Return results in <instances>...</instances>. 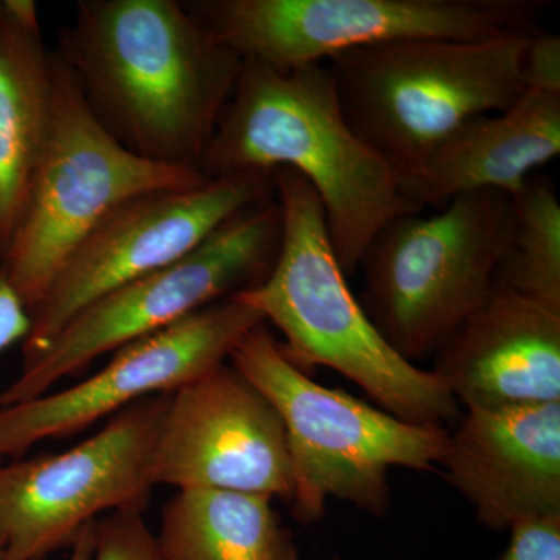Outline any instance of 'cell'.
I'll list each match as a JSON object with an SVG mask.
<instances>
[{"instance_id":"cell-1","label":"cell","mask_w":560,"mask_h":560,"mask_svg":"<svg viewBox=\"0 0 560 560\" xmlns=\"http://www.w3.org/2000/svg\"><path fill=\"white\" fill-rule=\"evenodd\" d=\"M55 51L124 149L201 172L242 60L184 2L80 0Z\"/></svg>"},{"instance_id":"cell-2","label":"cell","mask_w":560,"mask_h":560,"mask_svg":"<svg viewBox=\"0 0 560 560\" xmlns=\"http://www.w3.org/2000/svg\"><path fill=\"white\" fill-rule=\"evenodd\" d=\"M200 168L209 179L300 173L346 276L389 221L422 212L401 173L350 127L326 62L279 70L242 61Z\"/></svg>"},{"instance_id":"cell-3","label":"cell","mask_w":560,"mask_h":560,"mask_svg":"<svg viewBox=\"0 0 560 560\" xmlns=\"http://www.w3.org/2000/svg\"><path fill=\"white\" fill-rule=\"evenodd\" d=\"M282 242L267 279L234 294L282 334L298 370H329L355 382L382 410L423 425L448 427L459 404L431 371L401 359L357 300L335 256L318 195L300 173H272Z\"/></svg>"},{"instance_id":"cell-4","label":"cell","mask_w":560,"mask_h":560,"mask_svg":"<svg viewBox=\"0 0 560 560\" xmlns=\"http://www.w3.org/2000/svg\"><path fill=\"white\" fill-rule=\"evenodd\" d=\"M537 31L390 40L326 65L350 127L405 180L464 124L521 98L523 58Z\"/></svg>"},{"instance_id":"cell-5","label":"cell","mask_w":560,"mask_h":560,"mask_svg":"<svg viewBox=\"0 0 560 560\" xmlns=\"http://www.w3.org/2000/svg\"><path fill=\"white\" fill-rule=\"evenodd\" d=\"M230 363L282 419L293 478L289 503L304 525L319 522L329 500L382 517L390 506V469L440 467L448 429L407 422L312 381L285 359L265 323L235 345Z\"/></svg>"},{"instance_id":"cell-6","label":"cell","mask_w":560,"mask_h":560,"mask_svg":"<svg viewBox=\"0 0 560 560\" xmlns=\"http://www.w3.org/2000/svg\"><path fill=\"white\" fill-rule=\"evenodd\" d=\"M511 197L459 195L438 212L389 221L360 261L361 305L386 342L416 364L436 355L497 285L510 245Z\"/></svg>"},{"instance_id":"cell-7","label":"cell","mask_w":560,"mask_h":560,"mask_svg":"<svg viewBox=\"0 0 560 560\" xmlns=\"http://www.w3.org/2000/svg\"><path fill=\"white\" fill-rule=\"evenodd\" d=\"M54 77L49 135L0 259V270L28 313L69 254L110 210L147 191L191 189L209 180L194 168L156 164L124 149L95 119L55 50Z\"/></svg>"},{"instance_id":"cell-8","label":"cell","mask_w":560,"mask_h":560,"mask_svg":"<svg viewBox=\"0 0 560 560\" xmlns=\"http://www.w3.org/2000/svg\"><path fill=\"white\" fill-rule=\"evenodd\" d=\"M280 242L282 210L276 195L238 210L186 256L108 291L73 315L24 361L20 377L0 393V408L44 396L98 357L259 285L278 260Z\"/></svg>"},{"instance_id":"cell-9","label":"cell","mask_w":560,"mask_h":560,"mask_svg":"<svg viewBox=\"0 0 560 560\" xmlns=\"http://www.w3.org/2000/svg\"><path fill=\"white\" fill-rule=\"evenodd\" d=\"M191 16L242 61L279 70L390 43L488 39L536 28L544 0H191Z\"/></svg>"},{"instance_id":"cell-10","label":"cell","mask_w":560,"mask_h":560,"mask_svg":"<svg viewBox=\"0 0 560 560\" xmlns=\"http://www.w3.org/2000/svg\"><path fill=\"white\" fill-rule=\"evenodd\" d=\"M168 394L110 416L103 430L58 455L0 463V548L40 560L72 545L102 512L145 510Z\"/></svg>"},{"instance_id":"cell-11","label":"cell","mask_w":560,"mask_h":560,"mask_svg":"<svg viewBox=\"0 0 560 560\" xmlns=\"http://www.w3.org/2000/svg\"><path fill=\"white\" fill-rule=\"evenodd\" d=\"M271 195L272 175H237L191 189L147 191L121 202L69 254L28 313L24 361L91 302L180 259L238 210Z\"/></svg>"},{"instance_id":"cell-12","label":"cell","mask_w":560,"mask_h":560,"mask_svg":"<svg viewBox=\"0 0 560 560\" xmlns=\"http://www.w3.org/2000/svg\"><path fill=\"white\" fill-rule=\"evenodd\" d=\"M261 323L250 305L226 298L121 346L84 382L0 408V460L21 458L36 442L70 436L147 397L175 393L230 360L235 345Z\"/></svg>"},{"instance_id":"cell-13","label":"cell","mask_w":560,"mask_h":560,"mask_svg":"<svg viewBox=\"0 0 560 560\" xmlns=\"http://www.w3.org/2000/svg\"><path fill=\"white\" fill-rule=\"evenodd\" d=\"M153 481L289 503L293 478L282 419L230 360L168 394Z\"/></svg>"},{"instance_id":"cell-14","label":"cell","mask_w":560,"mask_h":560,"mask_svg":"<svg viewBox=\"0 0 560 560\" xmlns=\"http://www.w3.org/2000/svg\"><path fill=\"white\" fill-rule=\"evenodd\" d=\"M440 466L486 528L560 515V401L460 412Z\"/></svg>"},{"instance_id":"cell-15","label":"cell","mask_w":560,"mask_h":560,"mask_svg":"<svg viewBox=\"0 0 560 560\" xmlns=\"http://www.w3.org/2000/svg\"><path fill=\"white\" fill-rule=\"evenodd\" d=\"M431 372L466 410L560 401V305L497 283L438 350Z\"/></svg>"},{"instance_id":"cell-16","label":"cell","mask_w":560,"mask_h":560,"mask_svg":"<svg viewBox=\"0 0 560 560\" xmlns=\"http://www.w3.org/2000/svg\"><path fill=\"white\" fill-rule=\"evenodd\" d=\"M559 153L560 94L526 90L510 108L453 132L405 179V194L422 210L471 191L514 197Z\"/></svg>"},{"instance_id":"cell-17","label":"cell","mask_w":560,"mask_h":560,"mask_svg":"<svg viewBox=\"0 0 560 560\" xmlns=\"http://www.w3.org/2000/svg\"><path fill=\"white\" fill-rule=\"evenodd\" d=\"M54 51L33 0H0V259L27 200L54 109Z\"/></svg>"},{"instance_id":"cell-18","label":"cell","mask_w":560,"mask_h":560,"mask_svg":"<svg viewBox=\"0 0 560 560\" xmlns=\"http://www.w3.org/2000/svg\"><path fill=\"white\" fill-rule=\"evenodd\" d=\"M167 560H301L275 499L223 489H179L158 534Z\"/></svg>"},{"instance_id":"cell-19","label":"cell","mask_w":560,"mask_h":560,"mask_svg":"<svg viewBox=\"0 0 560 560\" xmlns=\"http://www.w3.org/2000/svg\"><path fill=\"white\" fill-rule=\"evenodd\" d=\"M511 201L514 223L497 283L560 305V202L555 184L533 175Z\"/></svg>"},{"instance_id":"cell-20","label":"cell","mask_w":560,"mask_h":560,"mask_svg":"<svg viewBox=\"0 0 560 560\" xmlns=\"http://www.w3.org/2000/svg\"><path fill=\"white\" fill-rule=\"evenodd\" d=\"M143 511L140 508L113 511L108 517L95 522L92 560H167L143 518Z\"/></svg>"},{"instance_id":"cell-21","label":"cell","mask_w":560,"mask_h":560,"mask_svg":"<svg viewBox=\"0 0 560 560\" xmlns=\"http://www.w3.org/2000/svg\"><path fill=\"white\" fill-rule=\"evenodd\" d=\"M495 560H560V515L517 523Z\"/></svg>"},{"instance_id":"cell-22","label":"cell","mask_w":560,"mask_h":560,"mask_svg":"<svg viewBox=\"0 0 560 560\" xmlns=\"http://www.w3.org/2000/svg\"><path fill=\"white\" fill-rule=\"evenodd\" d=\"M526 90L560 94V38L544 31L534 33L523 58Z\"/></svg>"},{"instance_id":"cell-23","label":"cell","mask_w":560,"mask_h":560,"mask_svg":"<svg viewBox=\"0 0 560 560\" xmlns=\"http://www.w3.org/2000/svg\"><path fill=\"white\" fill-rule=\"evenodd\" d=\"M31 330V315L0 270V352L24 341ZM2 463V460H0Z\"/></svg>"},{"instance_id":"cell-24","label":"cell","mask_w":560,"mask_h":560,"mask_svg":"<svg viewBox=\"0 0 560 560\" xmlns=\"http://www.w3.org/2000/svg\"><path fill=\"white\" fill-rule=\"evenodd\" d=\"M97 522V521H95ZM95 522L84 526L72 541L69 560H92L95 544Z\"/></svg>"},{"instance_id":"cell-25","label":"cell","mask_w":560,"mask_h":560,"mask_svg":"<svg viewBox=\"0 0 560 560\" xmlns=\"http://www.w3.org/2000/svg\"><path fill=\"white\" fill-rule=\"evenodd\" d=\"M0 560H7L5 552H3L2 548H0Z\"/></svg>"}]
</instances>
